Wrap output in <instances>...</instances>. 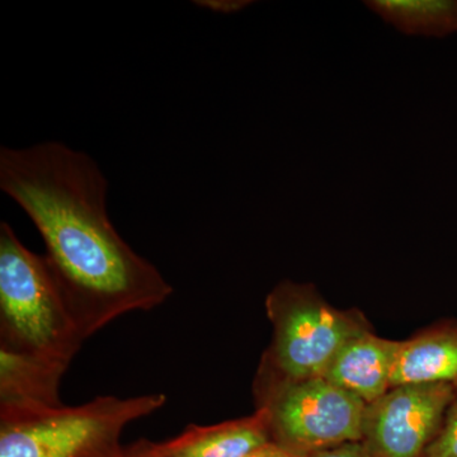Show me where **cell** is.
I'll list each match as a JSON object with an SVG mask.
<instances>
[{"mask_svg":"<svg viewBox=\"0 0 457 457\" xmlns=\"http://www.w3.org/2000/svg\"><path fill=\"white\" fill-rule=\"evenodd\" d=\"M365 408L323 376L282 385L255 404L270 442L297 457L362 440Z\"/></svg>","mask_w":457,"mask_h":457,"instance_id":"5","label":"cell"},{"mask_svg":"<svg viewBox=\"0 0 457 457\" xmlns=\"http://www.w3.org/2000/svg\"><path fill=\"white\" fill-rule=\"evenodd\" d=\"M125 457H173L164 450L162 442L139 441L125 449Z\"/></svg>","mask_w":457,"mask_h":457,"instance_id":"14","label":"cell"},{"mask_svg":"<svg viewBox=\"0 0 457 457\" xmlns=\"http://www.w3.org/2000/svg\"><path fill=\"white\" fill-rule=\"evenodd\" d=\"M453 392L449 383L393 386L366 405L361 442L375 457H423Z\"/></svg>","mask_w":457,"mask_h":457,"instance_id":"6","label":"cell"},{"mask_svg":"<svg viewBox=\"0 0 457 457\" xmlns=\"http://www.w3.org/2000/svg\"><path fill=\"white\" fill-rule=\"evenodd\" d=\"M305 457H375L362 442H348Z\"/></svg>","mask_w":457,"mask_h":457,"instance_id":"13","label":"cell"},{"mask_svg":"<svg viewBox=\"0 0 457 457\" xmlns=\"http://www.w3.org/2000/svg\"><path fill=\"white\" fill-rule=\"evenodd\" d=\"M365 5L407 36L457 33V0H368Z\"/></svg>","mask_w":457,"mask_h":457,"instance_id":"11","label":"cell"},{"mask_svg":"<svg viewBox=\"0 0 457 457\" xmlns=\"http://www.w3.org/2000/svg\"><path fill=\"white\" fill-rule=\"evenodd\" d=\"M457 384V320L444 321L402 341L393 386Z\"/></svg>","mask_w":457,"mask_h":457,"instance_id":"10","label":"cell"},{"mask_svg":"<svg viewBox=\"0 0 457 457\" xmlns=\"http://www.w3.org/2000/svg\"><path fill=\"white\" fill-rule=\"evenodd\" d=\"M272 338L253 381L255 404L282 385L321 378L352 337L372 329L357 309L335 308L312 284L279 282L266 299Z\"/></svg>","mask_w":457,"mask_h":457,"instance_id":"2","label":"cell"},{"mask_svg":"<svg viewBox=\"0 0 457 457\" xmlns=\"http://www.w3.org/2000/svg\"><path fill=\"white\" fill-rule=\"evenodd\" d=\"M0 189L41 234L45 261L84 339L173 294L154 264L117 233L107 212L106 177L86 153L56 141L2 147Z\"/></svg>","mask_w":457,"mask_h":457,"instance_id":"1","label":"cell"},{"mask_svg":"<svg viewBox=\"0 0 457 457\" xmlns=\"http://www.w3.org/2000/svg\"><path fill=\"white\" fill-rule=\"evenodd\" d=\"M84 341L44 255L29 251L3 221L0 348L69 368Z\"/></svg>","mask_w":457,"mask_h":457,"instance_id":"3","label":"cell"},{"mask_svg":"<svg viewBox=\"0 0 457 457\" xmlns=\"http://www.w3.org/2000/svg\"><path fill=\"white\" fill-rule=\"evenodd\" d=\"M246 457H297L293 455V453H287V451L281 449V447L278 446V445L270 444L266 445V446L261 447L254 453H252L251 455Z\"/></svg>","mask_w":457,"mask_h":457,"instance_id":"16","label":"cell"},{"mask_svg":"<svg viewBox=\"0 0 457 457\" xmlns=\"http://www.w3.org/2000/svg\"><path fill=\"white\" fill-rule=\"evenodd\" d=\"M269 444V426L262 409L218 425H189L173 440L162 442L173 457H246Z\"/></svg>","mask_w":457,"mask_h":457,"instance_id":"9","label":"cell"},{"mask_svg":"<svg viewBox=\"0 0 457 457\" xmlns=\"http://www.w3.org/2000/svg\"><path fill=\"white\" fill-rule=\"evenodd\" d=\"M423 457H457V384L440 429Z\"/></svg>","mask_w":457,"mask_h":457,"instance_id":"12","label":"cell"},{"mask_svg":"<svg viewBox=\"0 0 457 457\" xmlns=\"http://www.w3.org/2000/svg\"><path fill=\"white\" fill-rule=\"evenodd\" d=\"M196 4L200 7L212 9V11L230 14L248 7L251 2H248V0H201V2H196Z\"/></svg>","mask_w":457,"mask_h":457,"instance_id":"15","label":"cell"},{"mask_svg":"<svg viewBox=\"0 0 457 457\" xmlns=\"http://www.w3.org/2000/svg\"><path fill=\"white\" fill-rule=\"evenodd\" d=\"M400 348L402 341L365 330L343 345L323 378L368 405L392 389Z\"/></svg>","mask_w":457,"mask_h":457,"instance_id":"7","label":"cell"},{"mask_svg":"<svg viewBox=\"0 0 457 457\" xmlns=\"http://www.w3.org/2000/svg\"><path fill=\"white\" fill-rule=\"evenodd\" d=\"M65 366L0 348V417L62 407Z\"/></svg>","mask_w":457,"mask_h":457,"instance_id":"8","label":"cell"},{"mask_svg":"<svg viewBox=\"0 0 457 457\" xmlns=\"http://www.w3.org/2000/svg\"><path fill=\"white\" fill-rule=\"evenodd\" d=\"M165 403L163 393L98 396L78 407L0 417V457H125L123 428Z\"/></svg>","mask_w":457,"mask_h":457,"instance_id":"4","label":"cell"}]
</instances>
